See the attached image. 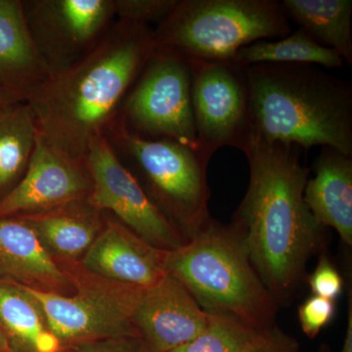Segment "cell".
I'll return each instance as SVG.
<instances>
[{"label":"cell","instance_id":"cell-1","mask_svg":"<svg viewBox=\"0 0 352 352\" xmlns=\"http://www.w3.org/2000/svg\"><path fill=\"white\" fill-rule=\"evenodd\" d=\"M155 50L153 28L116 20L94 50L25 99L38 135L60 156L85 164Z\"/></svg>","mask_w":352,"mask_h":352},{"label":"cell","instance_id":"cell-2","mask_svg":"<svg viewBox=\"0 0 352 352\" xmlns=\"http://www.w3.org/2000/svg\"><path fill=\"white\" fill-rule=\"evenodd\" d=\"M243 153L250 166L249 187L231 224L263 284L277 303H283L303 279L325 228L303 197L309 170L300 148L251 140Z\"/></svg>","mask_w":352,"mask_h":352},{"label":"cell","instance_id":"cell-3","mask_svg":"<svg viewBox=\"0 0 352 352\" xmlns=\"http://www.w3.org/2000/svg\"><path fill=\"white\" fill-rule=\"evenodd\" d=\"M245 71L251 140L331 147L352 157L351 82L315 65L256 64Z\"/></svg>","mask_w":352,"mask_h":352},{"label":"cell","instance_id":"cell-4","mask_svg":"<svg viewBox=\"0 0 352 352\" xmlns=\"http://www.w3.org/2000/svg\"><path fill=\"white\" fill-rule=\"evenodd\" d=\"M164 267L207 314L231 317L254 330L273 326L278 303L232 224L210 219L188 242L166 252Z\"/></svg>","mask_w":352,"mask_h":352},{"label":"cell","instance_id":"cell-5","mask_svg":"<svg viewBox=\"0 0 352 352\" xmlns=\"http://www.w3.org/2000/svg\"><path fill=\"white\" fill-rule=\"evenodd\" d=\"M292 32L278 0H178L154 38L157 50L186 61L222 62L233 61L249 44Z\"/></svg>","mask_w":352,"mask_h":352},{"label":"cell","instance_id":"cell-6","mask_svg":"<svg viewBox=\"0 0 352 352\" xmlns=\"http://www.w3.org/2000/svg\"><path fill=\"white\" fill-rule=\"evenodd\" d=\"M155 206L188 242L212 219L208 212L210 161L168 139H148L115 120L105 136Z\"/></svg>","mask_w":352,"mask_h":352},{"label":"cell","instance_id":"cell-7","mask_svg":"<svg viewBox=\"0 0 352 352\" xmlns=\"http://www.w3.org/2000/svg\"><path fill=\"white\" fill-rule=\"evenodd\" d=\"M74 286L69 295L29 291L43 309L51 333L61 349L110 338L138 336L132 316L143 289L92 274L72 263Z\"/></svg>","mask_w":352,"mask_h":352},{"label":"cell","instance_id":"cell-8","mask_svg":"<svg viewBox=\"0 0 352 352\" xmlns=\"http://www.w3.org/2000/svg\"><path fill=\"white\" fill-rule=\"evenodd\" d=\"M116 119L140 138L168 139L198 152L189 62L156 48Z\"/></svg>","mask_w":352,"mask_h":352},{"label":"cell","instance_id":"cell-9","mask_svg":"<svg viewBox=\"0 0 352 352\" xmlns=\"http://www.w3.org/2000/svg\"><path fill=\"white\" fill-rule=\"evenodd\" d=\"M189 63L198 152L210 161L221 148L244 151L251 140L245 67L234 60Z\"/></svg>","mask_w":352,"mask_h":352},{"label":"cell","instance_id":"cell-10","mask_svg":"<svg viewBox=\"0 0 352 352\" xmlns=\"http://www.w3.org/2000/svg\"><path fill=\"white\" fill-rule=\"evenodd\" d=\"M34 47L51 76L88 54L116 21L113 0L22 1Z\"/></svg>","mask_w":352,"mask_h":352},{"label":"cell","instance_id":"cell-11","mask_svg":"<svg viewBox=\"0 0 352 352\" xmlns=\"http://www.w3.org/2000/svg\"><path fill=\"white\" fill-rule=\"evenodd\" d=\"M85 168L92 182L89 200L101 212H113L132 232L164 251H173L187 241L153 204L106 138L88 153Z\"/></svg>","mask_w":352,"mask_h":352},{"label":"cell","instance_id":"cell-12","mask_svg":"<svg viewBox=\"0 0 352 352\" xmlns=\"http://www.w3.org/2000/svg\"><path fill=\"white\" fill-rule=\"evenodd\" d=\"M92 182L85 164L58 155L38 135L22 179L0 200V217L39 214L88 198Z\"/></svg>","mask_w":352,"mask_h":352},{"label":"cell","instance_id":"cell-13","mask_svg":"<svg viewBox=\"0 0 352 352\" xmlns=\"http://www.w3.org/2000/svg\"><path fill=\"white\" fill-rule=\"evenodd\" d=\"M210 314L177 279L166 272L157 284L143 289L132 324L149 352H170L208 327Z\"/></svg>","mask_w":352,"mask_h":352},{"label":"cell","instance_id":"cell-14","mask_svg":"<svg viewBox=\"0 0 352 352\" xmlns=\"http://www.w3.org/2000/svg\"><path fill=\"white\" fill-rule=\"evenodd\" d=\"M166 252L145 242L124 224L106 219L80 265L110 281L149 288L166 274Z\"/></svg>","mask_w":352,"mask_h":352},{"label":"cell","instance_id":"cell-15","mask_svg":"<svg viewBox=\"0 0 352 352\" xmlns=\"http://www.w3.org/2000/svg\"><path fill=\"white\" fill-rule=\"evenodd\" d=\"M0 282L60 295L74 292L68 271L20 217H0Z\"/></svg>","mask_w":352,"mask_h":352},{"label":"cell","instance_id":"cell-16","mask_svg":"<svg viewBox=\"0 0 352 352\" xmlns=\"http://www.w3.org/2000/svg\"><path fill=\"white\" fill-rule=\"evenodd\" d=\"M312 170L303 193L308 208L322 227L335 229L351 247L352 157L322 147Z\"/></svg>","mask_w":352,"mask_h":352},{"label":"cell","instance_id":"cell-17","mask_svg":"<svg viewBox=\"0 0 352 352\" xmlns=\"http://www.w3.org/2000/svg\"><path fill=\"white\" fill-rule=\"evenodd\" d=\"M18 217L34 229L57 263L82 259L105 224L101 210L92 205L89 197L48 212Z\"/></svg>","mask_w":352,"mask_h":352},{"label":"cell","instance_id":"cell-18","mask_svg":"<svg viewBox=\"0 0 352 352\" xmlns=\"http://www.w3.org/2000/svg\"><path fill=\"white\" fill-rule=\"evenodd\" d=\"M51 78L34 47L21 0H0V85L25 101Z\"/></svg>","mask_w":352,"mask_h":352},{"label":"cell","instance_id":"cell-19","mask_svg":"<svg viewBox=\"0 0 352 352\" xmlns=\"http://www.w3.org/2000/svg\"><path fill=\"white\" fill-rule=\"evenodd\" d=\"M0 327L11 352H59L41 305L25 287L0 282Z\"/></svg>","mask_w":352,"mask_h":352},{"label":"cell","instance_id":"cell-20","mask_svg":"<svg viewBox=\"0 0 352 352\" xmlns=\"http://www.w3.org/2000/svg\"><path fill=\"white\" fill-rule=\"evenodd\" d=\"M289 20L352 65L351 0H282Z\"/></svg>","mask_w":352,"mask_h":352},{"label":"cell","instance_id":"cell-21","mask_svg":"<svg viewBox=\"0 0 352 352\" xmlns=\"http://www.w3.org/2000/svg\"><path fill=\"white\" fill-rule=\"evenodd\" d=\"M36 139V122L25 101L0 113V200L24 176Z\"/></svg>","mask_w":352,"mask_h":352},{"label":"cell","instance_id":"cell-22","mask_svg":"<svg viewBox=\"0 0 352 352\" xmlns=\"http://www.w3.org/2000/svg\"><path fill=\"white\" fill-rule=\"evenodd\" d=\"M234 61L243 67L256 64H305L342 68L344 59L336 51L317 43L302 29L276 41H258L241 48Z\"/></svg>","mask_w":352,"mask_h":352},{"label":"cell","instance_id":"cell-23","mask_svg":"<svg viewBox=\"0 0 352 352\" xmlns=\"http://www.w3.org/2000/svg\"><path fill=\"white\" fill-rule=\"evenodd\" d=\"M254 331L231 317L210 314L203 332L170 352H240Z\"/></svg>","mask_w":352,"mask_h":352},{"label":"cell","instance_id":"cell-24","mask_svg":"<svg viewBox=\"0 0 352 352\" xmlns=\"http://www.w3.org/2000/svg\"><path fill=\"white\" fill-rule=\"evenodd\" d=\"M178 0H113L116 20L159 25L173 12Z\"/></svg>","mask_w":352,"mask_h":352},{"label":"cell","instance_id":"cell-25","mask_svg":"<svg viewBox=\"0 0 352 352\" xmlns=\"http://www.w3.org/2000/svg\"><path fill=\"white\" fill-rule=\"evenodd\" d=\"M335 312L333 300L318 296H310L298 307V319L302 332L314 339L333 320Z\"/></svg>","mask_w":352,"mask_h":352},{"label":"cell","instance_id":"cell-26","mask_svg":"<svg viewBox=\"0 0 352 352\" xmlns=\"http://www.w3.org/2000/svg\"><path fill=\"white\" fill-rule=\"evenodd\" d=\"M240 352H300V346L293 337L270 326L254 331Z\"/></svg>","mask_w":352,"mask_h":352},{"label":"cell","instance_id":"cell-27","mask_svg":"<svg viewBox=\"0 0 352 352\" xmlns=\"http://www.w3.org/2000/svg\"><path fill=\"white\" fill-rule=\"evenodd\" d=\"M309 285L314 296L333 302L342 295L344 289V281L339 271L325 254H322L319 258L318 264L309 278Z\"/></svg>","mask_w":352,"mask_h":352},{"label":"cell","instance_id":"cell-28","mask_svg":"<svg viewBox=\"0 0 352 352\" xmlns=\"http://www.w3.org/2000/svg\"><path fill=\"white\" fill-rule=\"evenodd\" d=\"M59 352H149L138 336L110 338L60 349Z\"/></svg>","mask_w":352,"mask_h":352},{"label":"cell","instance_id":"cell-29","mask_svg":"<svg viewBox=\"0 0 352 352\" xmlns=\"http://www.w3.org/2000/svg\"><path fill=\"white\" fill-rule=\"evenodd\" d=\"M23 101L24 98L19 94L0 85V113Z\"/></svg>","mask_w":352,"mask_h":352},{"label":"cell","instance_id":"cell-30","mask_svg":"<svg viewBox=\"0 0 352 352\" xmlns=\"http://www.w3.org/2000/svg\"><path fill=\"white\" fill-rule=\"evenodd\" d=\"M349 300V315H347V325L346 337L340 352H352V303Z\"/></svg>","mask_w":352,"mask_h":352},{"label":"cell","instance_id":"cell-31","mask_svg":"<svg viewBox=\"0 0 352 352\" xmlns=\"http://www.w3.org/2000/svg\"><path fill=\"white\" fill-rule=\"evenodd\" d=\"M0 352H11L8 340H7L1 327H0Z\"/></svg>","mask_w":352,"mask_h":352},{"label":"cell","instance_id":"cell-32","mask_svg":"<svg viewBox=\"0 0 352 352\" xmlns=\"http://www.w3.org/2000/svg\"><path fill=\"white\" fill-rule=\"evenodd\" d=\"M322 352H326V351H322Z\"/></svg>","mask_w":352,"mask_h":352}]
</instances>
